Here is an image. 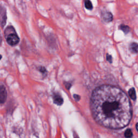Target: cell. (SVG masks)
Returning <instances> with one entry per match:
<instances>
[{"instance_id":"cell-14","label":"cell","mask_w":138,"mask_h":138,"mask_svg":"<svg viewBox=\"0 0 138 138\" xmlns=\"http://www.w3.org/2000/svg\"><path fill=\"white\" fill-rule=\"evenodd\" d=\"M136 130L138 131V123H137L136 125Z\"/></svg>"},{"instance_id":"cell-9","label":"cell","mask_w":138,"mask_h":138,"mask_svg":"<svg viewBox=\"0 0 138 138\" xmlns=\"http://www.w3.org/2000/svg\"><path fill=\"white\" fill-rule=\"evenodd\" d=\"M85 6L87 9H92L93 8V6L92 3L90 1H86L85 2Z\"/></svg>"},{"instance_id":"cell-2","label":"cell","mask_w":138,"mask_h":138,"mask_svg":"<svg viewBox=\"0 0 138 138\" xmlns=\"http://www.w3.org/2000/svg\"><path fill=\"white\" fill-rule=\"evenodd\" d=\"M5 34L6 35L7 42L9 45L12 46L18 43L20 39L12 27H9L7 28Z\"/></svg>"},{"instance_id":"cell-15","label":"cell","mask_w":138,"mask_h":138,"mask_svg":"<svg viewBox=\"0 0 138 138\" xmlns=\"http://www.w3.org/2000/svg\"><path fill=\"white\" fill-rule=\"evenodd\" d=\"M74 138H78V137H74Z\"/></svg>"},{"instance_id":"cell-6","label":"cell","mask_w":138,"mask_h":138,"mask_svg":"<svg viewBox=\"0 0 138 138\" xmlns=\"http://www.w3.org/2000/svg\"><path fill=\"white\" fill-rule=\"evenodd\" d=\"M130 49L133 53H136L138 52V44L136 43H133L130 45Z\"/></svg>"},{"instance_id":"cell-1","label":"cell","mask_w":138,"mask_h":138,"mask_svg":"<svg viewBox=\"0 0 138 138\" xmlns=\"http://www.w3.org/2000/svg\"><path fill=\"white\" fill-rule=\"evenodd\" d=\"M90 107L98 123L111 129H119L130 122L132 113L126 94L116 86L104 85L93 91Z\"/></svg>"},{"instance_id":"cell-3","label":"cell","mask_w":138,"mask_h":138,"mask_svg":"<svg viewBox=\"0 0 138 138\" xmlns=\"http://www.w3.org/2000/svg\"><path fill=\"white\" fill-rule=\"evenodd\" d=\"M7 97V92L5 87L3 85H1V89H0V99H1V103L3 104L5 102Z\"/></svg>"},{"instance_id":"cell-4","label":"cell","mask_w":138,"mask_h":138,"mask_svg":"<svg viewBox=\"0 0 138 138\" xmlns=\"http://www.w3.org/2000/svg\"><path fill=\"white\" fill-rule=\"evenodd\" d=\"M102 18L104 21L109 22L112 21L113 16L111 12L108 11H105L102 14Z\"/></svg>"},{"instance_id":"cell-11","label":"cell","mask_w":138,"mask_h":138,"mask_svg":"<svg viewBox=\"0 0 138 138\" xmlns=\"http://www.w3.org/2000/svg\"><path fill=\"white\" fill-rule=\"evenodd\" d=\"M107 60L109 61V62L110 63H112V57L110 55H107Z\"/></svg>"},{"instance_id":"cell-8","label":"cell","mask_w":138,"mask_h":138,"mask_svg":"<svg viewBox=\"0 0 138 138\" xmlns=\"http://www.w3.org/2000/svg\"><path fill=\"white\" fill-rule=\"evenodd\" d=\"M120 28L123 32L125 33V34H127V33H128L130 31V28L127 26L121 25V26H120Z\"/></svg>"},{"instance_id":"cell-13","label":"cell","mask_w":138,"mask_h":138,"mask_svg":"<svg viewBox=\"0 0 138 138\" xmlns=\"http://www.w3.org/2000/svg\"><path fill=\"white\" fill-rule=\"evenodd\" d=\"M73 97L76 100H77V101H79L80 98V96H79L78 95H77V94H74L73 96Z\"/></svg>"},{"instance_id":"cell-12","label":"cell","mask_w":138,"mask_h":138,"mask_svg":"<svg viewBox=\"0 0 138 138\" xmlns=\"http://www.w3.org/2000/svg\"><path fill=\"white\" fill-rule=\"evenodd\" d=\"M40 70L41 71V72L43 73H45L46 72V70L43 67H41L40 68Z\"/></svg>"},{"instance_id":"cell-7","label":"cell","mask_w":138,"mask_h":138,"mask_svg":"<svg viewBox=\"0 0 138 138\" xmlns=\"http://www.w3.org/2000/svg\"><path fill=\"white\" fill-rule=\"evenodd\" d=\"M128 94L130 95V97H131V98L133 100V101H135L136 99V93H135V89L134 88H131L129 91H128Z\"/></svg>"},{"instance_id":"cell-10","label":"cell","mask_w":138,"mask_h":138,"mask_svg":"<svg viewBox=\"0 0 138 138\" xmlns=\"http://www.w3.org/2000/svg\"><path fill=\"white\" fill-rule=\"evenodd\" d=\"M132 135H133V133L130 129H128L125 131V136L126 137L130 138V137H131Z\"/></svg>"},{"instance_id":"cell-5","label":"cell","mask_w":138,"mask_h":138,"mask_svg":"<svg viewBox=\"0 0 138 138\" xmlns=\"http://www.w3.org/2000/svg\"><path fill=\"white\" fill-rule=\"evenodd\" d=\"M53 99L55 103L57 105H60L63 103V99L62 97L57 93H55L54 94Z\"/></svg>"}]
</instances>
